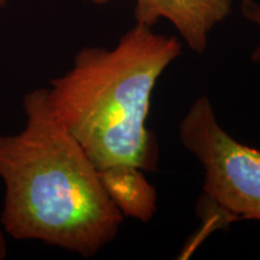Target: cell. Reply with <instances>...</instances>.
Here are the masks:
<instances>
[{
    "label": "cell",
    "instance_id": "cell-1",
    "mask_svg": "<svg viewBox=\"0 0 260 260\" xmlns=\"http://www.w3.org/2000/svg\"><path fill=\"white\" fill-rule=\"evenodd\" d=\"M23 109L24 128L0 135L4 233L94 256L117 236L124 216L95 165L53 115L47 88L25 94Z\"/></svg>",
    "mask_w": 260,
    "mask_h": 260
},
{
    "label": "cell",
    "instance_id": "cell-2",
    "mask_svg": "<svg viewBox=\"0 0 260 260\" xmlns=\"http://www.w3.org/2000/svg\"><path fill=\"white\" fill-rule=\"evenodd\" d=\"M181 42L136 23L116 47H87L47 88L52 112L98 170L135 167L153 171L158 144L147 128L151 96Z\"/></svg>",
    "mask_w": 260,
    "mask_h": 260
},
{
    "label": "cell",
    "instance_id": "cell-3",
    "mask_svg": "<svg viewBox=\"0 0 260 260\" xmlns=\"http://www.w3.org/2000/svg\"><path fill=\"white\" fill-rule=\"evenodd\" d=\"M180 141L204 169V193L229 217L260 220V149L222 128L206 95L180 124Z\"/></svg>",
    "mask_w": 260,
    "mask_h": 260
},
{
    "label": "cell",
    "instance_id": "cell-4",
    "mask_svg": "<svg viewBox=\"0 0 260 260\" xmlns=\"http://www.w3.org/2000/svg\"><path fill=\"white\" fill-rule=\"evenodd\" d=\"M230 0H136V23L152 27L159 19L170 21L195 53H204L209 34L230 14Z\"/></svg>",
    "mask_w": 260,
    "mask_h": 260
},
{
    "label": "cell",
    "instance_id": "cell-5",
    "mask_svg": "<svg viewBox=\"0 0 260 260\" xmlns=\"http://www.w3.org/2000/svg\"><path fill=\"white\" fill-rule=\"evenodd\" d=\"M104 187L123 216L148 222L157 210V190L135 167L99 170Z\"/></svg>",
    "mask_w": 260,
    "mask_h": 260
},
{
    "label": "cell",
    "instance_id": "cell-6",
    "mask_svg": "<svg viewBox=\"0 0 260 260\" xmlns=\"http://www.w3.org/2000/svg\"><path fill=\"white\" fill-rule=\"evenodd\" d=\"M242 11L248 19L258 25L260 28V5L256 4L253 0H243L242 2ZM252 59L254 61H260V45L253 53Z\"/></svg>",
    "mask_w": 260,
    "mask_h": 260
},
{
    "label": "cell",
    "instance_id": "cell-7",
    "mask_svg": "<svg viewBox=\"0 0 260 260\" xmlns=\"http://www.w3.org/2000/svg\"><path fill=\"white\" fill-rule=\"evenodd\" d=\"M8 255V243H6L5 233L0 230V260L5 259Z\"/></svg>",
    "mask_w": 260,
    "mask_h": 260
},
{
    "label": "cell",
    "instance_id": "cell-8",
    "mask_svg": "<svg viewBox=\"0 0 260 260\" xmlns=\"http://www.w3.org/2000/svg\"><path fill=\"white\" fill-rule=\"evenodd\" d=\"M84 2L93 3V4H95V5H103V4H106V3L111 2V0H84Z\"/></svg>",
    "mask_w": 260,
    "mask_h": 260
},
{
    "label": "cell",
    "instance_id": "cell-9",
    "mask_svg": "<svg viewBox=\"0 0 260 260\" xmlns=\"http://www.w3.org/2000/svg\"><path fill=\"white\" fill-rule=\"evenodd\" d=\"M8 2H9V0H0V9L4 8V6L8 4Z\"/></svg>",
    "mask_w": 260,
    "mask_h": 260
}]
</instances>
